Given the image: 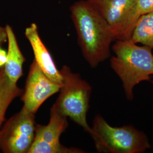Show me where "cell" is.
Returning a JSON list of instances; mask_svg holds the SVG:
<instances>
[{
	"label": "cell",
	"mask_w": 153,
	"mask_h": 153,
	"mask_svg": "<svg viewBox=\"0 0 153 153\" xmlns=\"http://www.w3.org/2000/svg\"><path fill=\"white\" fill-rule=\"evenodd\" d=\"M70 10L83 56L89 65L96 68L110 56L111 45L115 40L113 33L88 0L75 2Z\"/></svg>",
	"instance_id": "1"
},
{
	"label": "cell",
	"mask_w": 153,
	"mask_h": 153,
	"mask_svg": "<svg viewBox=\"0 0 153 153\" xmlns=\"http://www.w3.org/2000/svg\"><path fill=\"white\" fill-rule=\"evenodd\" d=\"M112 49L115 56L111 58L110 65L121 81L126 98L132 100L134 87L153 75L152 49L131 40H117Z\"/></svg>",
	"instance_id": "2"
},
{
	"label": "cell",
	"mask_w": 153,
	"mask_h": 153,
	"mask_svg": "<svg viewBox=\"0 0 153 153\" xmlns=\"http://www.w3.org/2000/svg\"><path fill=\"white\" fill-rule=\"evenodd\" d=\"M90 136L101 153H141L151 145L146 135L131 126H110L100 115H95Z\"/></svg>",
	"instance_id": "3"
},
{
	"label": "cell",
	"mask_w": 153,
	"mask_h": 153,
	"mask_svg": "<svg viewBox=\"0 0 153 153\" xmlns=\"http://www.w3.org/2000/svg\"><path fill=\"white\" fill-rule=\"evenodd\" d=\"M62 85L54 105L61 112L69 117L90 134L91 127L88 124L87 114L92 88L78 73L64 65L60 70Z\"/></svg>",
	"instance_id": "4"
},
{
	"label": "cell",
	"mask_w": 153,
	"mask_h": 153,
	"mask_svg": "<svg viewBox=\"0 0 153 153\" xmlns=\"http://www.w3.org/2000/svg\"><path fill=\"white\" fill-rule=\"evenodd\" d=\"M35 114L23 106L0 131V150L5 153H28L35 131Z\"/></svg>",
	"instance_id": "5"
},
{
	"label": "cell",
	"mask_w": 153,
	"mask_h": 153,
	"mask_svg": "<svg viewBox=\"0 0 153 153\" xmlns=\"http://www.w3.org/2000/svg\"><path fill=\"white\" fill-rule=\"evenodd\" d=\"M67 118L53 104L48 124H36L35 137L28 153H85L81 149L67 148L61 144V135L68 127Z\"/></svg>",
	"instance_id": "6"
},
{
	"label": "cell",
	"mask_w": 153,
	"mask_h": 153,
	"mask_svg": "<svg viewBox=\"0 0 153 153\" xmlns=\"http://www.w3.org/2000/svg\"><path fill=\"white\" fill-rule=\"evenodd\" d=\"M107 22L115 40H130V15L136 0H88Z\"/></svg>",
	"instance_id": "7"
},
{
	"label": "cell",
	"mask_w": 153,
	"mask_h": 153,
	"mask_svg": "<svg viewBox=\"0 0 153 153\" xmlns=\"http://www.w3.org/2000/svg\"><path fill=\"white\" fill-rule=\"evenodd\" d=\"M62 85L47 76L33 60L30 66L25 88L21 95L23 106L35 114L45 101L60 91Z\"/></svg>",
	"instance_id": "8"
},
{
	"label": "cell",
	"mask_w": 153,
	"mask_h": 153,
	"mask_svg": "<svg viewBox=\"0 0 153 153\" xmlns=\"http://www.w3.org/2000/svg\"><path fill=\"white\" fill-rule=\"evenodd\" d=\"M25 36L33 49L34 60L44 74L51 79L62 84V76L57 68L52 56L40 38L38 28L33 23L25 30Z\"/></svg>",
	"instance_id": "9"
},
{
	"label": "cell",
	"mask_w": 153,
	"mask_h": 153,
	"mask_svg": "<svg viewBox=\"0 0 153 153\" xmlns=\"http://www.w3.org/2000/svg\"><path fill=\"white\" fill-rule=\"evenodd\" d=\"M5 28L7 36L8 49L4 71L11 81L16 83L23 74V65L26 59L19 48L13 28L9 25L6 26Z\"/></svg>",
	"instance_id": "10"
},
{
	"label": "cell",
	"mask_w": 153,
	"mask_h": 153,
	"mask_svg": "<svg viewBox=\"0 0 153 153\" xmlns=\"http://www.w3.org/2000/svg\"><path fill=\"white\" fill-rule=\"evenodd\" d=\"M24 90L11 81L4 71V66L0 68V131L5 120L7 108L11 102L22 95Z\"/></svg>",
	"instance_id": "11"
},
{
	"label": "cell",
	"mask_w": 153,
	"mask_h": 153,
	"mask_svg": "<svg viewBox=\"0 0 153 153\" xmlns=\"http://www.w3.org/2000/svg\"><path fill=\"white\" fill-rule=\"evenodd\" d=\"M153 49V11L142 15L137 20L130 39Z\"/></svg>",
	"instance_id": "12"
},
{
	"label": "cell",
	"mask_w": 153,
	"mask_h": 153,
	"mask_svg": "<svg viewBox=\"0 0 153 153\" xmlns=\"http://www.w3.org/2000/svg\"><path fill=\"white\" fill-rule=\"evenodd\" d=\"M152 11L153 0H136L130 15V25L132 29H134L137 20L140 16Z\"/></svg>",
	"instance_id": "13"
},
{
	"label": "cell",
	"mask_w": 153,
	"mask_h": 153,
	"mask_svg": "<svg viewBox=\"0 0 153 153\" xmlns=\"http://www.w3.org/2000/svg\"><path fill=\"white\" fill-rule=\"evenodd\" d=\"M7 42V36L5 27H3L0 26V47Z\"/></svg>",
	"instance_id": "14"
},
{
	"label": "cell",
	"mask_w": 153,
	"mask_h": 153,
	"mask_svg": "<svg viewBox=\"0 0 153 153\" xmlns=\"http://www.w3.org/2000/svg\"><path fill=\"white\" fill-rule=\"evenodd\" d=\"M7 60V52L0 47V68L5 65Z\"/></svg>",
	"instance_id": "15"
},
{
	"label": "cell",
	"mask_w": 153,
	"mask_h": 153,
	"mask_svg": "<svg viewBox=\"0 0 153 153\" xmlns=\"http://www.w3.org/2000/svg\"><path fill=\"white\" fill-rule=\"evenodd\" d=\"M152 83H153V81H152Z\"/></svg>",
	"instance_id": "16"
}]
</instances>
